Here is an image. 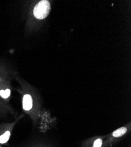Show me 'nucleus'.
Returning <instances> with one entry per match:
<instances>
[{"instance_id":"obj_1","label":"nucleus","mask_w":131,"mask_h":147,"mask_svg":"<svg viewBox=\"0 0 131 147\" xmlns=\"http://www.w3.org/2000/svg\"><path fill=\"white\" fill-rule=\"evenodd\" d=\"M51 5L48 1L42 0L39 2L34 8V16L39 20H43L49 15Z\"/></svg>"},{"instance_id":"obj_2","label":"nucleus","mask_w":131,"mask_h":147,"mask_svg":"<svg viewBox=\"0 0 131 147\" xmlns=\"http://www.w3.org/2000/svg\"><path fill=\"white\" fill-rule=\"evenodd\" d=\"M33 107V100L31 95L26 94L22 98V108L26 111H30Z\"/></svg>"},{"instance_id":"obj_3","label":"nucleus","mask_w":131,"mask_h":147,"mask_svg":"<svg viewBox=\"0 0 131 147\" xmlns=\"http://www.w3.org/2000/svg\"><path fill=\"white\" fill-rule=\"evenodd\" d=\"M103 144V139L101 137H98L95 139L92 142H87L84 144L83 147H102Z\"/></svg>"},{"instance_id":"obj_4","label":"nucleus","mask_w":131,"mask_h":147,"mask_svg":"<svg viewBox=\"0 0 131 147\" xmlns=\"http://www.w3.org/2000/svg\"><path fill=\"white\" fill-rule=\"evenodd\" d=\"M127 131H128V128L126 127H121L120 128L116 129L112 133V138H120L123 136H124V135L127 132Z\"/></svg>"},{"instance_id":"obj_5","label":"nucleus","mask_w":131,"mask_h":147,"mask_svg":"<svg viewBox=\"0 0 131 147\" xmlns=\"http://www.w3.org/2000/svg\"><path fill=\"white\" fill-rule=\"evenodd\" d=\"M10 137L11 131L9 130H7L1 135H0V144H6L9 140Z\"/></svg>"},{"instance_id":"obj_6","label":"nucleus","mask_w":131,"mask_h":147,"mask_svg":"<svg viewBox=\"0 0 131 147\" xmlns=\"http://www.w3.org/2000/svg\"><path fill=\"white\" fill-rule=\"evenodd\" d=\"M11 95V90L9 88L0 90V96L4 99H7Z\"/></svg>"},{"instance_id":"obj_7","label":"nucleus","mask_w":131,"mask_h":147,"mask_svg":"<svg viewBox=\"0 0 131 147\" xmlns=\"http://www.w3.org/2000/svg\"><path fill=\"white\" fill-rule=\"evenodd\" d=\"M0 147H1V146H0Z\"/></svg>"}]
</instances>
